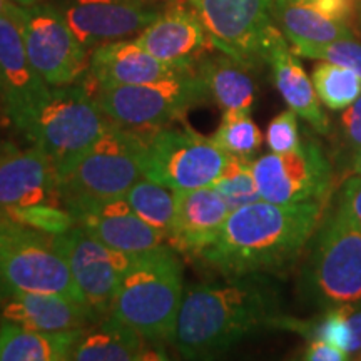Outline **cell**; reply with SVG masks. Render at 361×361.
<instances>
[{"mask_svg": "<svg viewBox=\"0 0 361 361\" xmlns=\"http://www.w3.org/2000/svg\"><path fill=\"white\" fill-rule=\"evenodd\" d=\"M323 207L324 201L274 204L264 200L238 207L196 258L224 278L281 273L313 239Z\"/></svg>", "mask_w": 361, "mask_h": 361, "instance_id": "6da1fadb", "label": "cell"}, {"mask_svg": "<svg viewBox=\"0 0 361 361\" xmlns=\"http://www.w3.org/2000/svg\"><path fill=\"white\" fill-rule=\"evenodd\" d=\"M276 293L261 276L192 284L184 291L169 345L184 358H209L281 318Z\"/></svg>", "mask_w": 361, "mask_h": 361, "instance_id": "7a4b0ae2", "label": "cell"}, {"mask_svg": "<svg viewBox=\"0 0 361 361\" xmlns=\"http://www.w3.org/2000/svg\"><path fill=\"white\" fill-rule=\"evenodd\" d=\"M183 263L162 245L135 255L112 298L109 314L129 324L147 341H171L184 296Z\"/></svg>", "mask_w": 361, "mask_h": 361, "instance_id": "3957f363", "label": "cell"}, {"mask_svg": "<svg viewBox=\"0 0 361 361\" xmlns=\"http://www.w3.org/2000/svg\"><path fill=\"white\" fill-rule=\"evenodd\" d=\"M298 288L305 303L324 311L361 308V226L338 207L314 231Z\"/></svg>", "mask_w": 361, "mask_h": 361, "instance_id": "277c9868", "label": "cell"}, {"mask_svg": "<svg viewBox=\"0 0 361 361\" xmlns=\"http://www.w3.org/2000/svg\"><path fill=\"white\" fill-rule=\"evenodd\" d=\"M144 130L112 124L59 179L61 202L72 214L80 207L126 192L144 176Z\"/></svg>", "mask_w": 361, "mask_h": 361, "instance_id": "5b68a950", "label": "cell"}, {"mask_svg": "<svg viewBox=\"0 0 361 361\" xmlns=\"http://www.w3.org/2000/svg\"><path fill=\"white\" fill-rule=\"evenodd\" d=\"M112 124L85 85L71 84L51 87L22 134L51 159L61 179Z\"/></svg>", "mask_w": 361, "mask_h": 361, "instance_id": "8992f818", "label": "cell"}, {"mask_svg": "<svg viewBox=\"0 0 361 361\" xmlns=\"http://www.w3.org/2000/svg\"><path fill=\"white\" fill-rule=\"evenodd\" d=\"M87 90L112 123L135 130L161 129L209 101L196 69L149 84Z\"/></svg>", "mask_w": 361, "mask_h": 361, "instance_id": "52a82bcc", "label": "cell"}, {"mask_svg": "<svg viewBox=\"0 0 361 361\" xmlns=\"http://www.w3.org/2000/svg\"><path fill=\"white\" fill-rule=\"evenodd\" d=\"M0 276L6 300L13 293H42L84 301L52 234L8 219H0Z\"/></svg>", "mask_w": 361, "mask_h": 361, "instance_id": "ba28073f", "label": "cell"}, {"mask_svg": "<svg viewBox=\"0 0 361 361\" xmlns=\"http://www.w3.org/2000/svg\"><path fill=\"white\" fill-rule=\"evenodd\" d=\"M229 154L211 137L192 129H156L146 134L144 178L173 191L209 188L223 173Z\"/></svg>", "mask_w": 361, "mask_h": 361, "instance_id": "9c48e42d", "label": "cell"}, {"mask_svg": "<svg viewBox=\"0 0 361 361\" xmlns=\"http://www.w3.org/2000/svg\"><path fill=\"white\" fill-rule=\"evenodd\" d=\"M276 0H188L211 42L247 67L266 61L281 30L274 25Z\"/></svg>", "mask_w": 361, "mask_h": 361, "instance_id": "30bf717a", "label": "cell"}, {"mask_svg": "<svg viewBox=\"0 0 361 361\" xmlns=\"http://www.w3.org/2000/svg\"><path fill=\"white\" fill-rule=\"evenodd\" d=\"M25 51L49 87L78 84L90 66L89 49L72 32L56 6L35 4L17 11Z\"/></svg>", "mask_w": 361, "mask_h": 361, "instance_id": "8fae6325", "label": "cell"}, {"mask_svg": "<svg viewBox=\"0 0 361 361\" xmlns=\"http://www.w3.org/2000/svg\"><path fill=\"white\" fill-rule=\"evenodd\" d=\"M52 239L69 264L85 303L99 316L109 314L112 298L135 255L104 245L78 224L64 233L52 234Z\"/></svg>", "mask_w": 361, "mask_h": 361, "instance_id": "7c38bea8", "label": "cell"}, {"mask_svg": "<svg viewBox=\"0 0 361 361\" xmlns=\"http://www.w3.org/2000/svg\"><path fill=\"white\" fill-rule=\"evenodd\" d=\"M252 174L261 200L274 204L324 201L331 184V164L314 142L301 144L286 154L258 157L252 161Z\"/></svg>", "mask_w": 361, "mask_h": 361, "instance_id": "4fadbf2b", "label": "cell"}, {"mask_svg": "<svg viewBox=\"0 0 361 361\" xmlns=\"http://www.w3.org/2000/svg\"><path fill=\"white\" fill-rule=\"evenodd\" d=\"M17 11L19 6L0 17V104L7 119L22 133L51 87L27 56Z\"/></svg>", "mask_w": 361, "mask_h": 361, "instance_id": "5bb4252c", "label": "cell"}, {"mask_svg": "<svg viewBox=\"0 0 361 361\" xmlns=\"http://www.w3.org/2000/svg\"><path fill=\"white\" fill-rule=\"evenodd\" d=\"M56 7L89 51L139 35L162 12L147 0H61Z\"/></svg>", "mask_w": 361, "mask_h": 361, "instance_id": "9a60e30c", "label": "cell"}, {"mask_svg": "<svg viewBox=\"0 0 361 361\" xmlns=\"http://www.w3.org/2000/svg\"><path fill=\"white\" fill-rule=\"evenodd\" d=\"M39 204L62 206L56 168L37 146L17 149L4 144L0 154V219H6L11 211Z\"/></svg>", "mask_w": 361, "mask_h": 361, "instance_id": "2e32d148", "label": "cell"}, {"mask_svg": "<svg viewBox=\"0 0 361 361\" xmlns=\"http://www.w3.org/2000/svg\"><path fill=\"white\" fill-rule=\"evenodd\" d=\"M135 42L178 69H196L197 62L214 47L189 4L188 7L176 4L162 11L154 22L135 35Z\"/></svg>", "mask_w": 361, "mask_h": 361, "instance_id": "e0dca14e", "label": "cell"}, {"mask_svg": "<svg viewBox=\"0 0 361 361\" xmlns=\"http://www.w3.org/2000/svg\"><path fill=\"white\" fill-rule=\"evenodd\" d=\"M74 223L89 234L128 255L156 250L166 245L168 236L149 226L134 213L126 197L92 202L72 213Z\"/></svg>", "mask_w": 361, "mask_h": 361, "instance_id": "ac0fdd59", "label": "cell"}, {"mask_svg": "<svg viewBox=\"0 0 361 361\" xmlns=\"http://www.w3.org/2000/svg\"><path fill=\"white\" fill-rule=\"evenodd\" d=\"M184 71L178 69L147 52L141 44L129 39L97 45L90 52L87 80L90 87H117V85L149 84L171 78Z\"/></svg>", "mask_w": 361, "mask_h": 361, "instance_id": "d6986e66", "label": "cell"}, {"mask_svg": "<svg viewBox=\"0 0 361 361\" xmlns=\"http://www.w3.org/2000/svg\"><path fill=\"white\" fill-rule=\"evenodd\" d=\"M228 204L213 186L176 191V211L168 243L173 250L196 258L218 238L228 219Z\"/></svg>", "mask_w": 361, "mask_h": 361, "instance_id": "ffe728a7", "label": "cell"}, {"mask_svg": "<svg viewBox=\"0 0 361 361\" xmlns=\"http://www.w3.org/2000/svg\"><path fill=\"white\" fill-rule=\"evenodd\" d=\"M101 319L84 301L61 295L13 293L4 300L2 322L42 331L79 329Z\"/></svg>", "mask_w": 361, "mask_h": 361, "instance_id": "44dd1931", "label": "cell"}, {"mask_svg": "<svg viewBox=\"0 0 361 361\" xmlns=\"http://www.w3.org/2000/svg\"><path fill=\"white\" fill-rule=\"evenodd\" d=\"M161 343L147 341L129 324L107 314L82 329L72 360L75 361H141L168 360Z\"/></svg>", "mask_w": 361, "mask_h": 361, "instance_id": "7402d4cb", "label": "cell"}, {"mask_svg": "<svg viewBox=\"0 0 361 361\" xmlns=\"http://www.w3.org/2000/svg\"><path fill=\"white\" fill-rule=\"evenodd\" d=\"M266 62L271 66L274 85L286 101L288 107L303 117L319 134H328V117L319 106V97L314 90L313 80L308 78L296 54L288 47L284 34L279 35L269 47Z\"/></svg>", "mask_w": 361, "mask_h": 361, "instance_id": "603a6c76", "label": "cell"}, {"mask_svg": "<svg viewBox=\"0 0 361 361\" xmlns=\"http://www.w3.org/2000/svg\"><path fill=\"white\" fill-rule=\"evenodd\" d=\"M246 64L223 52L218 57H202L196 72L204 84L207 97L223 112H250L255 106L256 85Z\"/></svg>", "mask_w": 361, "mask_h": 361, "instance_id": "cb8c5ba5", "label": "cell"}, {"mask_svg": "<svg viewBox=\"0 0 361 361\" xmlns=\"http://www.w3.org/2000/svg\"><path fill=\"white\" fill-rule=\"evenodd\" d=\"M82 329L42 331L2 322L0 361H67L72 360Z\"/></svg>", "mask_w": 361, "mask_h": 361, "instance_id": "d4e9b609", "label": "cell"}, {"mask_svg": "<svg viewBox=\"0 0 361 361\" xmlns=\"http://www.w3.org/2000/svg\"><path fill=\"white\" fill-rule=\"evenodd\" d=\"M274 19L278 20L279 29L293 47L355 39L353 29L350 25L326 19L305 0H276Z\"/></svg>", "mask_w": 361, "mask_h": 361, "instance_id": "484cf974", "label": "cell"}, {"mask_svg": "<svg viewBox=\"0 0 361 361\" xmlns=\"http://www.w3.org/2000/svg\"><path fill=\"white\" fill-rule=\"evenodd\" d=\"M124 197L139 218L168 236L174 219L176 191L142 176Z\"/></svg>", "mask_w": 361, "mask_h": 361, "instance_id": "4316f807", "label": "cell"}, {"mask_svg": "<svg viewBox=\"0 0 361 361\" xmlns=\"http://www.w3.org/2000/svg\"><path fill=\"white\" fill-rule=\"evenodd\" d=\"M311 80L319 101L333 111L346 109L361 97V78L348 67L323 61Z\"/></svg>", "mask_w": 361, "mask_h": 361, "instance_id": "83f0119b", "label": "cell"}, {"mask_svg": "<svg viewBox=\"0 0 361 361\" xmlns=\"http://www.w3.org/2000/svg\"><path fill=\"white\" fill-rule=\"evenodd\" d=\"M211 139L226 154L252 159L263 144V134L250 112H223V119Z\"/></svg>", "mask_w": 361, "mask_h": 361, "instance_id": "f1b7e54d", "label": "cell"}, {"mask_svg": "<svg viewBox=\"0 0 361 361\" xmlns=\"http://www.w3.org/2000/svg\"><path fill=\"white\" fill-rule=\"evenodd\" d=\"M213 188L231 211L261 200L258 184L252 174V159L247 157L229 156Z\"/></svg>", "mask_w": 361, "mask_h": 361, "instance_id": "f546056e", "label": "cell"}, {"mask_svg": "<svg viewBox=\"0 0 361 361\" xmlns=\"http://www.w3.org/2000/svg\"><path fill=\"white\" fill-rule=\"evenodd\" d=\"M291 51L300 57L326 61L355 71L361 78V44L353 39H340L326 44H306L295 45Z\"/></svg>", "mask_w": 361, "mask_h": 361, "instance_id": "4dcf8cb0", "label": "cell"}, {"mask_svg": "<svg viewBox=\"0 0 361 361\" xmlns=\"http://www.w3.org/2000/svg\"><path fill=\"white\" fill-rule=\"evenodd\" d=\"M6 219L29 226V228L39 229V231L47 234L64 233L75 224L74 218L66 207L52 204H39L11 211V213H7Z\"/></svg>", "mask_w": 361, "mask_h": 361, "instance_id": "1f68e13d", "label": "cell"}, {"mask_svg": "<svg viewBox=\"0 0 361 361\" xmlns=\"http://www.w3.org/2000/svg\"><path fill=\"white\" fill-rule=\"evenodd\" d=\"M266 144L271 152L286 154L296 151L301 146L300 129H298V114L293 109L283 111L271 121L266 130Z\"/></svg>", "mask_w": 361, "mask_h": 361, "instance_id": "d6a6232c", "label": "cell"}, {"mask_svg": "<svg viewBox=\"0 0 361 361\" xmlns=\"http://www.w3.org/2000/svg\"><path fill=\"white\" fill-rule=\"evenodd\" d=\"M329 20L350 25L355 19V0H305Z\"/></svg>", "mask_w": 361, "mask_h": 361, "instance_id": "836d02e7", "label": "cell"}, {"mask_svg": "<svg viewBox=\"0 0 361 361\" xmlns=\"http://www.w3.org/2000/svg\"><path fill=\"white\" fill-rule=\"evenodd\" d=\"M338 209L361 226V174L353 176L343 184L338 196Z\"/></svg>", "mask_w": 361, "mask_h": 361, "instance_id": "e575fe53", "label": "cell"}, {"mask_svg": "<svg viewBox=\"0 0 361 361\" xmlns=\"http://www.w3.org/2000/svg\"><path fill=\"white\" fill-rule=\"evenodd\" d=\"M343 133H345L346 141L356 151L361 149V97L358 101L346 107L341 117Z\"/></svg>", "mask_w": 361, "mask_h": 361, "instance_id": "d590c367", "label": "cell"}, {"mask_svg": "<svg viewBox=\"0 0 361 361\" xmlns=\"http://www.w3.org/2000/svg\"><path fill=\"white\" fill-rule=\"evenodd\" d=\"M303 358L308 361H345L350 360L351 356L345 350L331 345V343L311 340L308 348L305 350Z\"/></svg>", "mask_w": 361, "mask_h": 361, "instance_id": "8d00e7d4", "label": "cell"}, {"mask_svg": "<svg viewBox=\"0 0 361 361\" xmlns=\"http://www.w3.org/2000/svg\"><path fill=\"white\" fill-rule=\"evenodd\" d=\"M17 6H19V4L12 2V0H0V17L12 13L13 11H16Z\"/></svg>", "mask_w": 361, "mask_h": 361, "instance_id": "74e56055", "label": "cell"}, {"mask_svg": "<svg viewBox=\"0 0 361 361\" xmlns=\"http://www.w3.org/2000/svg\"><path fill=\"white\" fill-rule=\"evenodd\" d=\"M353 168H355V173L356 174H361V149H360V151H356Z\"/></svg>", "mask_w": 361, "mask_h": 361, "instance_id": "f35d334b", "label": "cell"}, {"mask_svg": "<svg viewBox=\"0 0 361 361\" xmlns=\"http://www.w3.org/2000/svg\"><path fill=\"white\" fill-rule=\"evenodd\" d=\"M12 2L19 4L22 7H29V6H35V4L44 2V0H12Z\"/></svg>", "mask_w": 361, "mask_h": 361, "instance_id": "ab89813d", "label": "cell"}, {"mask_svg": "<svg viewBox=\"0 0 361 361\" xmlns=\"http://www.w3.org/2000/svg\"><path fill=\"white\" fill-rule=\"evenodd\" d=\"M6 300V291H4V284H2V276H0V301Z\"/></svg>", "mask_w": 361, "mask_h": 361, "instance_id": "60d3db41", "label": "cell"}, {"mask_svg": "<svg viewBox=\"0 0 361 361\" xmlns=\"http://www.w3.org/2000/svg\"><path fill=\"white\" fill-rule=\"evenodd\" d=\"M2 149H4V146H0V154H2Z\"/></svg>", "mask_w": 361, "mask_h": 361, "instance_id": "b9f144b4", "label": "cell"}, {"mask_svg": "<svg viewBox=\"0 0 361 361\" xmlns=\"http://www.w3.org/2000/svg\"><path fill=\"white\" fill-rule=\"evenodd\" d=\"M147 2H157V0H147Z\"/></svg>", "mask_w": 361, "mask_h": 361, "instance_id": "7bdbcfd3", "label": "cell"}, {"mask_svg": "<svg viewBox=\"0 0 361 361\" xmlns=\"http://www.w3.org/2000/svg\"><path fill=\"white\" fill-rule=\"evenodd\" d=\"M360 24H361V11H360Z\"/></svg>", "mask_w": 361, "mask_h": 361, "instance_id": "ee69618b", "label": "cell"}]
</instances>
